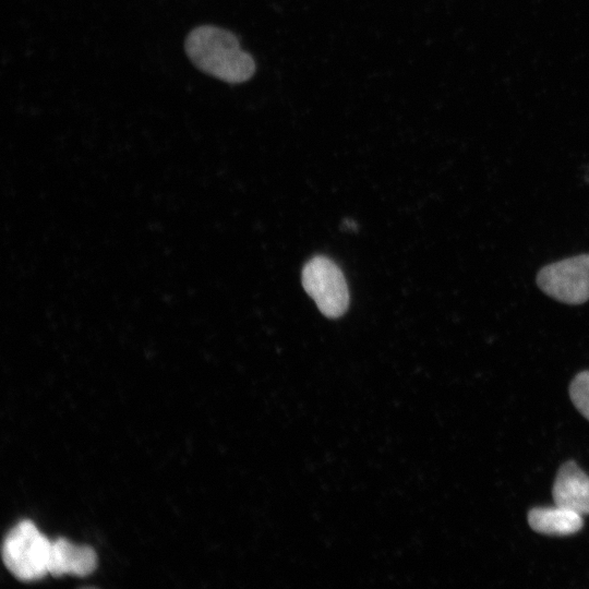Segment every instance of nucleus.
<instances>
[{"instance_id": "obj_6", "label": "nucleus", "mask_w": 589, "mask_h": 589, "mask_svg": "<svg viewBox=\"0 0 589 589\" xmlns=\"http://www.w3.org/2000/svg\"><path fill=\"white\" fill-rule=\"evenodd\" d=\"M96 553L87 545H76L64 538L51 541L48 573L86 576L96 567Z\"/></svg>"}, {"instance_id": "obj_4", "label": "nucleus", "mask_w": 589, "mask_h": 589, "mask_svg": "<svg viewBox=\"0 0 589 589\" xmlns=\"http://www.w3.org/2000/svg\"><path fill=\"white\" fill-rule=\"evenodd\" d=\"M539 288L551 298L567 304L589 300V254L551 263L537 275Z\"/></svg>"}, {"instance_id": "obj_1", "label": "nucleus", "mask_w": 589, "mask_h": 589, "mask_svg": "<svg viewBox=\"0 0 589 589\" xmlns=\"http://www.w3.org/2000/svg\"><path fill=\"white\" fill-rule=\"evenodd\" d=\"M184 49L197 69L230 84L243 83L255 72L252 56L241 49L237 36L217 26L202 25L192 29Z\"/></svg>"}, {"instance_id": "obj_2", "label": "nucleus", "mask_w": 589, "mask_h": 589, "mask_svg": "<svg viewBox=\"0 0 589 589\" xmlns=\"http://www.w3.org/2000/svg\"><path fill=\"white\" fill-rule=\"evenodd\" d=\"M51 541L29 520L16 524L5 536L2 560L20 580L31 581L48 573Z\"/></svg>"}, {"instance_id": "obj_8", "label": "nucleus", "mask_w": 589, "mask_h": 589, "mask_svg": "<svg viewBox=\"0 0 589 589\" xmlns=\"http://www.w3.org/2000/svg\"><path fill=\"white\" fill-rule=\"evenodd\" d=\"M569 396L576 409L589 420V371L578 373L569 385Z\"/></svg>"}, {"instance_id": "obj_3", "label": "nucleus", "mask_w": 589, "mask_h": 589, "mask_svg": "<svg viewBox=\"0 0 589 589\" xmlns=\"http://www.w3.org/2000/svg\"><path fill=\"white\" fill-rule=\"evenodd\" d=\"M302 285L327 317L341 316L349 304V291L340 268L325 256L312 257L302 269Z\"/></svg>"}, {"instance_id": "obj_5", "label": "nucleus", "mask_w": 589, "mask_h": 589, "mask_svg": "<svg viewBox=\"0 0 589 589\" xmlns=\"http://www.w3.org/2000/svg\"><path fill=\"white\" fill-rule=\"evenodd\" d=\"M555 505L589 515V477L574 461L564 462L552 488Z\"/></svg>"}, {"instance_id": "obj_7", "label": "nucleus", "mask_w": 589, "mask_h": 589, "mask_svg": "<svg viewBox=\"0 0 589 589\" xmlns=\"http://www.w3.org/2000/svg\"><path fill=\"white\" fill-rule=\"evenodd\" d=\"M530 528L548 536H569L578 532L582 526V515L555 505L553 507H534L528 513Z\"/></svg>"}]
</instances>
